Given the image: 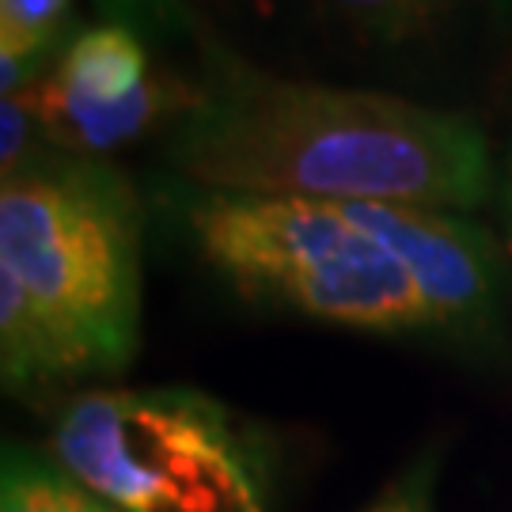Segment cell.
I'll use <instances>...</instances> for the list:
<instances>
[{
    "mask_svg": "<svg viewBox=\"0 0 512 512\" xmlns=\"http://www.w3.org/2000/svg\"><path fill=\"white\" fill-rule=\"evenodd\" d=\"M202 80V107L167 145L202 194L463 213L494 190L490 145L467 114L270 73L209 31Z\"/></svg>",
    "mask_w": 512,
    "mask_h": 512,
    "instance_id": "6da1fadb",
    "label": "cell"
},
{
    "mask_svg": "<svg viewBox=\"0 0 512 512\" xmlns=\"http://www.w3.org/2000/svg\"><path fill=\"white\" fill-rule=\"evenodd\" d=\"M0 270L16 274L76 372H114L137 353V198L103 160L54 152L0 183Z\"/></svg>",
    "mask_w": 512,
    "mask_h": 512,
    "instance_id": "7a4b0ae2",
    "label": "cell"
},
{
    "mask_svg": "<svg viewBox=\"0 0 512 512\" xmlns=\"http://www.w3.org/2000/svg\"><path fill=\"white\" fill-rule=\"evenodd\" d=\"M194 247L239 293L353 330H433L403 262L346 205L255 194H198Z\"/></svg>",
    "mask_w": 512,
    "mask_h": 512,
    "instance_id": "3957f363",
    "label": "cell"
},
{
    "mask_svg": "<svg viewBox=\"0 0 512 512\" xmlns=\"http://www.w3.org/2000/svg\"><path fill=\"white\" fill-rule=\"evenodd\" d=\"M50 459L118 512H266L251 444L224 406L183 387L80 395Z\"/></svg>",
    "mask_w": 512,
    "mask_h": 512,
    "instance_id": "277c9868",
    "label": "cell"
},
{
    "mask_svg": "<svg viewBox=\"0 0 512 512\" xmlns=\"http://www.w3.org/2000/svg\"><path fill=\"white\" fill-rule=\"evenodd\" d=\"M27 88L46 145L76 160H103L152 133H175L205 99L202 76L152 69L145 42L126 23L69 38Z\"/></svg>",
    "mask_w": 512,
    "mask_h": 512,
    "instance_id": "5b68a950",
    "label": "cell"
},
{
    "mask_svg": "<svg viewBox=\"0 0 512 512\" xmlns=\"http://www.w3.org/2000/svg\"><path fill=\"white\" fill-rule=\"evenodd\" d=\"M403 262L433 330H478L497 315L494 243L471 220L418 205H346Z\"/></svg>",
    "mask_w": 512,
    "mask_h": 512,
    "instance_id": "8992f818",
    "label": "cell"
},
{
    "mask_svg": "<svg viewBox=\"0 0 512 512\" xmlns=\"http://www.w3.org/2000/svg\"><path fill=\"white\" fill-rule=\"evenodd\" d=\"M327 31L365 50H403L429 42L456 16L459 0H308Z\"/></svg>",
    "mask_w": 512,
    "mask_h": 512,
    "instance_id": "52a82bcc",
    "label": "cell"
},
{
    "mask_svg": "<svg viewBox=\"0 0 512 512\" xmlns=\"http://www.w3.org/2000/svg\"><path fill=\"white\" fill-rule=\"evenodd\" d=\"M0 368L12 391L46 384L57 376H76L65 346L57 342L50 323L38 315L35 300L8 270H0Z\"/></svg>",
    "mask_w": 512,
    "mask_h": 512,
    "instance_id": "ba28073f",
    "label": "cell"
},
{
    "mask_svg": "<svg viewBox=\"0 0 512 512\" xmlns=\"http://www.w3.org/2000/svg\"><path fill=\"white\" fill-rule=\"evenodd\" d=\"M73 0H0V92L12 95L54 65Z\"/></svg>",
    "mask_w": 512,
    "mask_h": 512,
    "instance_id": "9c48e42d",
    "label": "cell"
},
{
    "mask_svg": "<svg viewBox=\"0 0 512 512\" xmlns=\"http://www.w3.org/2000/svg\"><path fill=\"white\" fill-rule=\"evenodd\" d=\"M0 512H118L84 482H76L50 456H35L19 444L4 448Z\"/></svg>",
    "mask_w": 512,
    "mask_h": 512,
    "instance_id": "30bf717a",
    "label": "cell"
},
{
    "mask_svg": "<svg viewBox=\"0 0 512 512\" xmlns=\"http://www.w3.org/2000/svg\"><path fill=\"white\" fill-rule=\"evenodd\" d=\"M50 156H54V148L46 145V137L38 129L31 88L4 95L0 99V179H16Z\"/></svg>",
    "mask_w": 512,
    "mask_h": 512,
    "instance_id": "8fae6325",
    "label": "cell"
},
{
    "mask_svg": "<svg viewBox=\"0 0 512 512\" xmlns=\"http://www.w3.org/2000/svg\"><path fill=\"white\" fill-rule=\"evenodd\" d=\"M110 23H126L133 31H164L190 19L183 0H95Z\"/></svg>",
    "mask_w": 512,
    "mask_h": 512,
    "instance_id": "7c38bea8",
    "label": "cell"
},
{
    "mask_svg": "<svg viewBox=\"0 0 512 512\" xmlns=\"http://www.w3.org/2000/svg\"><path fill=\"white\" fill-rule=\"evenodd\" d=\"M190 19H213V23H262V19H277L285 12L289 0H183Z\"/></svg>",
    "mask_w": 512,
    "mask_h": 512,
    "instance_id": "4fadbf2b",
    "label": "cell"
},
{
    "mask_svg": "<svg viewBox=\"0 0 512 512\" xmlns=\"http://www.w3.org/2000/svg\"><path fill=\"white\" fill-rule=\"evenodd\" d=\"M365 512H429V494H425L421 482H403L399 490H391L387 497H380V501Z\"/></svg>",
    "mask_w": 512,
    "mask_h": 512,
    "instance_id": "5bb4252c",
    "label": "cell"
}]
</instances>
